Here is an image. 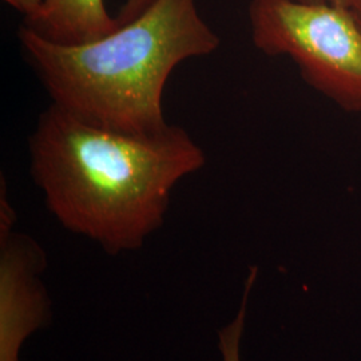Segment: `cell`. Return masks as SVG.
<instances>
[{
	"label": "cell",
	"mask_w": 361,
	"mask_h": 361,
	"mask_svg": "<svg viewBox=\"0 0 361 361\" xmlns=\"http://www.w3.org/2000/svg\"><path fill=\"white\" fill-rule=\"evenodd\" d=\"M257 279V271H250L246 279L245 289L243 302L238 310L237 316L233 319L232 323L224 326L219 332V349L221 352L222 361H243L241 359V340L245 329L246 307L250 292L255 286Z\"/></svg>",
	"instance_id": "obj_6"
},
{
	"label": "cell",
	"mask_w": 361,
	"mask_h": 361,
	"mask_svg": "<svg viewBox=\"0 0 361 361\" xmlns=\"http://www.w3.org/2000/svg\"><path fill=\"white\" fill-rule=\"evenodd\" d=\"M252 42L271 56L290 58L307 83L352 113H361V28L335 4L250 0Z\"/></svg>",
	"instance_id": "obj_3"
},
{
	"label": "cell",
	"mask_w": 361,
	"mask_h": 361,
	"mask_svg": "<svg viewBox=\"0 0 361 361\" xmlns=\"http://www.w3.org/2000/svg\"><path fill=\"white\" fill-rule=\"evenodd\" d=\"M25 26L40 37L63 44L104 38L118 28L104 0H47L38 16Z\"/></svg>",
	"instance_id": "obj_5"
},
{
	"label": "cell",
	"mask_w": 361,
	"mask_h": 361,
	"mask_svg": "<svg viewBox=\"0 0 361 361\" xmlns=\"http://www.w3.org/2000/svg\"><path fill=\"white\" fill-rule=\"evenodd\" d=\"M155 0H126L116 16L118 27L128 25L147 10Z\"/></svg>",
	"instance_id": "obj_7"
},
{
	"label": "cell",
	"mask_w": 361,
	"mask_h": 361,
	"mask_svg": "<svg viewBox=\"0 0 361 361\" xmlns=\"http://www.w3.org/2000/svg\"><path fill=\"white\" fill-rule=\"evenodd\" d=\"M15 222L13 209L0 212V361H20L25 341L51 317L42 281L46 253L32 237L15 232Z\"/></svg>",
	"instance_id": "obj_4"
},
{
	"label": "cell",
	"mask_w": 361,
	"mask_h": 361,
	"mask_svg": "<svg viewBox=\"0 0 361 361\" xmlns=\"http://www.w3.org/2000/svg\"><path fill=\"white\" fill-rule=\"evenodd\" d=\"M28 153L52 216L113 256L142 247L164 225L174 188L207 162L180 126L113 129L54 104L40 113Z\"/></svg>",
	"instance_id": "obj_1"
},
{
	"label": "cell",
	"mask_w": 361,
	"mask_h": 361,
	"mask_svg": "<svg viewBox=\"0 0 361 361\" xmlns=\"http://www.w3.org/2000/svg\"><path fill=\"white\" fill-rule=\"evenodd\" d=\"M13 10L25 16V22H30L38 16L47 0H3Z\"/></svg>",
	"instance_id": "obj_8"
},
{
	"label": "cell",
	"mask_w": 361,
	"mask_h": 361,
	"mask_svg": "<svg viewBox=\"0 0 361 361\" xmlns=\"http://www.w3.org/2000/svg\"><path fill=\"white\" fill-rule=\"evenodd\" d=\"M18 38L52 104L134 133L168 126L162 102L171 73L213 54L221 42L195 0H155L128 25L86 43H56L25 25Z\"/></svg>",
	"instance_id": "obj_2"
},
{
	"label": "cell",
	"mask_w": 361,
	"mask_h": 361,
	"mask_svg": "<svg viewBox=\"0 0 361 361\" xmlns=\"http://www.w3.org/2000/svg\"><path fill=\"white\" fill-rule=\"evenodd\" d=\"M298 1H307V3H328V4H335V6H340L344 8L352 10L355 8L361 0H298Z\"/></svg>",
	"instance_id": "obj_9"
},
{
	"label": "cell",
	"mask_w": 361,
	"mask_h": 361,
	"mask_svg": "<svg viewBox=\"0 0 361 361\" xmlns=\"http://www.w3.org/2000/svg\"><path fill=\"white\" fill-rule=\"evenodd\" d=\"M350 11L355 15V18H356V20H357V23H359V26L361 28V1L355 8H352Z\"/></svg>",
	"instance_id": "obj_10"
}]
</instances>
